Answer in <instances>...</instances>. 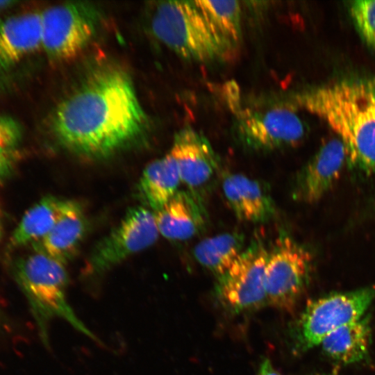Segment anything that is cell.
<instances>
[{
	"label": "cell",
	"instance_id": "cell-1",
	"mask_svg": "<svg viewBox=\"0 0 375 375\" xmlns=\"http://www.w3.org/2000/svg\"><path fill=\"white\" fill-rule=\"evenodd\" d=\"M146 114L128 75L115 67L92 72L56 108L53 132L69 151L101 159L128 147L145 132Z\"/></svg>",
	"mask_w": 375,
	"mask_h": 375
},
{
	"label": "cell",
	"instance_id": "cell-2",
	"mask_svg": "<svg viewBox=\"0 0 375 375\" xmlns=\"http://www.w3.org/2000/svg\"><path fill=\"white\" fill-rule=\"evenodd\" d=\"M294 100L335 132L351 166L375 173V81H342L304 90Z\"/></svg>",
	"mask_w": 375,
	"mask_h": 375
},
{
	"label": "cell",
	"instance_id": "cell-3",
	"mask_svg": "<svg viewBox=\"0 0 375 375\" xmlns=\"http://www.w3.org/2000/svg\"><path fill=\"white\" fill-rule=\"evenodd\" d=\"M13 273L28 301L44 344L49 345L48 328L55 319L66 321L90 339L101 343L78 319L68 302L69 276L65 265L35 251L15 261Z\"/></svg>",
	"mask_w": 375,
	"mask_h": 375
},
{
	"label": "cell",
	"instance_id": "cell-4",
	"mask_svg": "<svg viewBox=\"0 0 375 375\" xmlns=\"http://www.w3.org/2000/svg\"><path fill=\"white\" fill-rule=\"evenodd\" d=\"M154 36L181 58L207 62L224 59L233 44L205 19L194 1L159 2L151 17Z\"/></svg>",
	"mask_w": 375,
	"mask_h": 375
},
{
	"label": "cell",
	"instance_id": "cell-5",
	"mask_svg": "<svg viewBox=\"0 0 375 375\" xmlns=\"http://www.w3.org/2000/svg\"><path fill=\"white\" fill-rule=\"evenodd\" d=\"M312 257L303 245L285 233H281L269 251L265 267L267 301L292 311L308 282Z\"/></svg>",
	"mask_w": 375,
	"mask_h": 375
},
{
	"label": "cell",
	"instance_id": "cell-6",
	"mask_svg": "<svg viewBox=\"0 0 375 375\" xmlns=\"http://www.w3.org/2000/svg\"><path fill=\"white\" fill-rule=\"evenodd\" d=\"M42 12V49L54 60L77 56L97 31L100 14L85 2H69L51 6Z\"/></svg>",
	"mask_w": 375,
	"mask_h": 375
},
{
	"label": "cell",
	"instance_id": "cell-7",
	"mask_svg": "<svg viewBox=\"0 0 375 375\" xmlns=\"http://www.w3.org/2000/svg\"><path fill=\"white\" fill-rule=\"evenodd\" d=\"M153 212L138 206L130 208L120 222L92 249L85 266L87 275H100L158 240Z\"/></svg>",
	"mask_w": 375,
	"mask_h": 375
},
{
	"label": "cell",
	"instance_id": "cell-8",
	"mask_svg": "<svg viewBox=\"0 0 375 375\" xmlns=\"http://www.w3.org/2000/svg\"><path fill=\"white\" fill-rule=\"evenodd\" d=\"M375 297V286L336 292L308 303L298 326V342L306 350L331 333L362 317Z\"/></svg>",
	"mask_w": 375,
	"mask_h": 375
},
{
	"label": "cell",
	"instance_id": "cell-9",
	"mask_svg": "<svg viewBox=\"0 0 375 375\" xmlns=\"http://www.w3.org/2000/svg\"><path fill=\"white\" fill-rule=\"evenodd\" d=\"M269 251L260 241L253 242L218 277L216 293L234 312L258 308L266 299L265 274Z\"/></svg>",
	"mask_w": 375,
	"mask_h": 375
},
{
	"label": "cell",
	"instance_id": "cell-10",
	"mask_svg": "<svg viewBox=\"0 0 375 375\" xmlns=\"http://www.w3.org/2000/svg\"><path fill=\"white\" fill-rule=\"evenodd\" d=\"M235 132L248 149L269 151L300 143L306 133L301 118L292 109L243 110L237 115Z\"/></svg>",
	"mask_w": 375,
	"mask_h": 375
},
{
	"label": "cell",
	"instance_id": "cell-11",
	"mask_svg": "<svg viewBox=\"0 0 375 375\" xmlns=\"http://www.w3.org/2000/svg\"><path fill=\"white\" fill-rule=\"evenodd\" d=\"M168 153L177 165L181 181L203 200L219 168L217 156L208 139L191 127L183 128L175 134Z\"/></svg>",
	"mask_w": 375,
	"mask_h": 375
},
{
	"label": "cell",
	"instance_id": "cell-12",
	"mask_svg": "<svg viewBox=\"0 0 375 375\" xmlns=\"http://www.w3.org/2000/svg\"><path fill=\"white\" fill-rule=\"evenodd\" d=\"M347 160L343 142L338 137L328 140L297 172L292 190L293 199L306 203L320 200L338 180Z\"/></svg>",
	"mask_w": 375,
	"mask_h": 375
},
{
	"label": "cell",
	"instance_id": "cell-13",
	"mask_svg": "<svg viewBox=\"0 0 375 375\" xmlns=\"http://www.w3.org/2000/svg\"><path fill=\"white\" fill-rule=\"evenodd\" d=\"M153 214L159 234L170 240H189L200 233L208 222L203 200L188 190H178Z\"/></svg>",
	"mask_w": 375,
	"mask_h": 375
},
{
	"label": "cell",
	"instance_id": "cell-14",
	"mask_svg": "<svg viewBox=\"0 0 375 375\" xmlns=\"http://www.w3.org/2000/svg\"><path fill=\"white\" fill-rule=\"evenodd\" d=\"M222 188L227 203L238 219L262 223L274 217L275 203L269 188L263 182L233 173L224 176Z\"/></svg>",
	"mask_w": 375,
	"mask_h": 375
},
{
	"label": "cell",
	"instance_id": "cell-15",
	"mask_svg": "<svg viewBox=\"0 0 375 375\" xmlns=\"http://www.w3.org/2000/svg\"><path fill=\"white\" fill-rule=\"evenodd\" d=\"M41 12H27L0 19V72H6L42 48Z\"/></svg>",
	"mask_w": 375,
	"mask_h": 375
},
{
	"label": "cell",
	"instance_id": "cell-16",
	"mask_svg": "<svg viewBox=\"0 0 375 375\" xmlns=\"http://www.w3.org/2000/svg\"><path fill=\"white\" fill-rule=\"evenodd\" d=\"M87 229V218L81 204L63 199L56 222L48 234L34 244L35 249L66 265L77 253Z\"/></svg>",
	"mask_w": 375,
	"mask_h": 375
},
{
	"label": "cell",
	"instance_id": "cell-17",
	"mask_svg": "<svg viewBox=\"0 0 375 375\" xmlns=\"http://www.w3.org/2000/svg\"><path fill=\"white\" fill-rule=\"evenodd\" d=\"M180 182L177 165L167 153L144 169L137 185V195L143 206L154 212L178 191Z\"/></svg>",
	"mask_w": 375,
	"mask_h": 375
},
{
	"label": "cell",
	"instance_id": "cell-18",
	"mask_svg": "<svg viewBox=\"0 0 375 375\" xmlns=\"http://www.w3.org/2000/svg\"><path fill=\"white\" fill-rule=\"evenodd\" d=\"M371 340L369 317L340 327L322 342L323 351L331 358L344 364L363 360L367 355Z\"/></svg>",
	"mask_w": 375,
	"mask_h": 375
},
{
	"label": "cell",
	"instance_id": "cell-19",
	"mask_svg": "<svg viewBox=\"0 0 375 375\" xmlns=\"http://www.w3.org/2000/svg\"><path fill=\"white\" fill-rule=\"evenodd\" d=\"M63 199L48 195L33 205L22 216L9 241L11 248H19L40 241L56 222Z\"/></svg>",
	"mask_w": 375,
	"mask_h": 375
},
{
	"label": "cell",
	"instance_id": "cell-20",
	"mask_svg": "<svg viewBox=\"0 0 375 375\" xmlns=\"http://www.w3.org/2000/svg\"><path fill=\"white\" fill-rule=\"evenodd\" d=\"M244 238L238 231L226 232L200 241L194 248L196 260L204 268L220 276L244 251Z\"/></svg>",
	"mask_w": 375,
	"mask_h": 375
},
{
	"label": "cell",
	"instance_id": "cell-21",
	"mask_svg": "<svg viewBox=\"0 0 375 375\" xmlns=\"http://www.w3.org/2000/svg\"><path fill=\"white\" fill-rule=\"evenodd\" d=\"M207 22L232 44L241 36V6L238 1H194Z\"/></svg>",
	"mask_w": 375,
	"mask_h": 375
},
{
	"label": "cell",
	"instance_id": "cell-22",
	"mask_svg": "<svg viewBox=\"0 0 375 375\" xmlns=\"http://www.w3.org/2000/svg\"><path fill=\"white\" fill-rule=\"evenodd\" d=\"M349 11L364 42L375 50V0L350 1Z\"/></svg>",
	"mask_w": 375,
	"mask_h": 375
},
{
	"label": "cell",
	"instance_id": "cell-23",
	"mask_svg": "<svg viewBox=\"0 0 375 375\" xmlns=\"http://www.w3.org/2000/svg\"><path fill=\"white\" fill-rule=\"evenodd\" d=\"M22 135L19 124L8 116L0 117V149H15Z\"/></svg>",
	"mask_w": 375,
	"mask_h": 375
},
{
	"label": "cell",
	"instance_id": "cell-24",
	"mask_svg": "<svg viewBox=\"0 0 375 375\" xmlns=\"http://www.w3.org/2000/svg\"><path fill=\"white\" fill-rule=\"evenodd\" d=\"M15 149H0V183L12 173L16 161Z\"/></svg>",
	"mask_w": 375,
	"mask_h": 375
},
{
	"label": "cell",
	"instance_id": "cell-25",
	"mask_svg": "<svg viewBox=\"0 0 375 375\" xmlns=\"http://www.w3.org/2000/svg\"><path fill=\"white\" fill-rule=\"evenodd\" d=\"M258 375H281L273 366L271 361L264 358L261 362Z\"/></svg>",
	"mask_w": 375,
	"mask_h": 375
},
{
	"label": "cell",
	"instance_id": "cell-26",
	"mask_svg": "<svg viewBox=\"0 0 375 375\" xmlns=\"http://www.w3.org/2000/svg\"><path fill=\"white\" fill-rule=\"evenodd\" d=\"M17 3V1H6V0H0V10L6 8H8L10 6H12L15 3Z\"/></svg>",
	"mask_w": 375,
	"mask_h": 375
},
{
	"label": "cell",
	"instance_id": "cell-27",
	"mask_svg": "<svg viewBox=\"0 0 375 375\" xmlns=\"http://www.w3.org/2000/svg\"><path fill=\"white\" fill-rule=\"evenodd\" d=\"M1 231H2V222H1V210L0 207V238L1 236Z\"/></svg>",
	"mask_w": 375,
	"mask_h": 375
},
{
	"label": "cell",
	"instance_id": "cell-28",
	"mask_svg": "<svg viewBox=\"0 0 375 375\" xmlns=\"http://www.w3.org/2000/svg\"><path fill=\"white\" fill-rule=\"evenodd\" d=\"M312 375H335V374H314Z\"/></svg>",
	"mask_w": 375,
	"mask_h": 375
}]
</instances>
